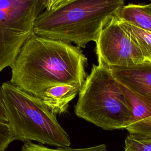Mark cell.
Here are the masks:
<instances>
[{
	"instance_id": "cell-1",
	"label": "cell",
	"mask_w": 151,
	"mask_h": 151,
	"mask_svg": "<svg viewBox=\"0 0 151 151\" xmlns=\"http://www.w3.org/2000/svg\"><path fill=\"white\" fill-rule=\"evenodd\" d=\"M87 63L80 47L33 32L11 67L10 81L41 99L53 86L69 84L81 88L87 77Z\"/></svg>"
},
{
	"instance_id": "cell-2",
	"label": "cell",
	"mask_w": 151,
	"mask_h": 151,
	"mask_svg": "<svg viewBox=\"0 0 151 151\" xmlns=\"http://www.w3.org/2000/svg\"><path fill=\"white\" fill-rule=\"evenodd\" d=\"M124 5L123 0H47L33 32L85 48L89 42L97 41L103 28Z\"/></svg>"
},
{
	"instance_id": "cell-3",
	"label": "cell",
	"mask_w": 151,
	"mask_h": 151,
	"mask_svg": "<svg viewBox=\"0 0 151 151\" xmlns=\"http://www.w3.org/2000/svg\"><path fill=\"white\" fill-rule=\"evenodd\" d=\"M74 112L104 130L126 129L132 120L129 102L119 82L101 62L93 65L79 91Z\"/></svg>"
},
{
	"instance_id": "cell-4",
	"label": "cell",
	"mask_w": 151,
	"mask_h": 151,
	"mask_svg": "<svg viewBox=\"0 0 151 151\" xmlns=\"http://www.w3.org/2000/svg\"><path fill=\"white\" fill-rule=\"evenodd\" d=\"M8 124L14 140L36 141L57 147L70 146V138L41 99L10 81L0 87Z\"/></svg>"
},
{
	"instance_id": "cell-5",
	"label": "cell",
	"mask_w": 151,
	"mask_h": 151,
	"mask_svg": "<svg viewBox=\"0 0 151 151\" xmlns=\"http://www.w3.org/2000/svg\"><path fill=\"white\" fill-rule=\"evenodd\" d=\"M46 1L0 0V72L14 63Z\"/></svg>"
},
{
	"instance_id": "cell-6",
	"label": "cell",
	"mask_w": 151,
	"mask_h": 151,
	"mask_svg": "<svg viewBox=\"0 0 151 151\" xmlns=\"http://www.w3.org/2000/svg\"><path fill=\"white\" fill-rule=\"evenodd\" d=\"M96 44L98 62L108 67H127L147 61L118 17L112 18L103 28Z\"/></svg>"
},
{
	"instance_id": "cell-7",
	"label": "cell",
	"mask_w": 151,
	"mask_h": 151,
	"mask_svg": "<svg viewBox=\"0 0 151 151\" xmlns=\"http://www.w3.org/2000/svg\"><path fill=\"white\" fill-rule=\"evenodd\" d=\"M114 78L151 104V61L127 67H109Z\"/></svg>"
},
{
	"instance_id": "cell-8",
	"label": "cell",
	"mask_w": 151,
	"mask_h": 151,
	"mask_svg": "<svg viewBox=\"0 0 151 151\" xmlns=\"http://www.w3.org/2000/svg\"><path fill=\"white\" fill-rule=\"evenodd\" d=\"M80 88L69 84H61L48 88L44 91L40 99L52 113H65L69 104L79 93Z\"/></svg>"
},
{
	"instance_id": "cell-9",
	"label": "cell",
	"mask_w": 151,
	"mask_h": 151,
	"mask_svg": "<svg viewBox=\"0 0 151 151\" xmlns=\"http://www.w3.org/2000/svg\"><path fill=\"white\" fill-rule=\"evenodd\" d=\"M118 17L120 21L151 32V2L148 4H129L124 5Z\"/></svg>"
},
{
	"instance_id": "cell-10",
	"label": "cell",
	"mask_w": 151,
	"mask_h": 151,
	"mask_svg": "<svg viewBox=\"0 0 151 151\" xmlns=\"http://www.w3.org/2000/svg\"><path fill=\"white\" fill-rule=\"evenodd\" d=\"M120 22L131 38L139 45L146 61H151V32L139 28L127 22L120 21Z\"/></svg>"
},
{
	"instance_id": "cell-11",
	"label": "cell",
	"mask_w": 151,
	"mask_h": 151,
	"mask_svg": "<svg viewBox=\"0 0 151 151\" xmlns=\"http://www.w3.org/2000/svg\"><path fill=\"white\" fill-rule=\"evenodd\" d=\"M21 151H108V150L104 144L84 148H71L70 147H66L51 149L41 145L27 142L22 146Z\"/></svg>"
},
{
	"instance_id": "cell-12",
	"label": "cell",
	"mask_w": 151,
	"mask_h": 151,
	"mask_svg": "<svg viewBox=\"0 0 151 151\" xmlns=\"http://www.w3.org/2000/svg\"><path fill=\"white\" fill-rule=\"evenodd\" d=\"M124 151H151V139L129 134L125 140Z\"/></svg>"
},
{
	"instance_id": "cell-13",
	"label": "cell",
	"mask_w": 151,
	"mask_h": 151,
	"mask_svg": "<svg viewBox=\"0 0 151 151\" xmlns=\"http://www.w3.org/2000/svg\"><path fill=\"white\" fill-rule=\"evenodd\" d=\"M0 122L4 123H8V119L6 116V113L4 104L2 93L0 88Z\"/></svg>"
}]
</instances>
